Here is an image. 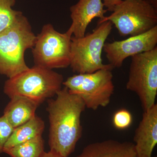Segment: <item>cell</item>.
<instances>
[{
    "instance_id": "d6986e66",
    "label": "cell",
    "mask_w": 157,
    "mask_h": 157,
    "mask_svg": "<svg viewBox=\"0 0 157 157\" xmlns=\"http://www.w3.org/2000/svg\"><path fill=\"white\" fill-rule=\"evenodd\" d=\"M123 0H102L104 7L107 8V11H112L116 6L120 4Z\"/></svg>"
},
{
    "instance_id": "9a60e30c",
    "label": "cell",
    "mask_w": 157,
    "mask_h": 157,
    "mask_svg": "<svg viewBox=\"0 0 157 157\" xmlns=\"http://www.w3.org/2000/svg\"><path fill=\"white\" fill-rule=\"evenodd\" d=\"M44 149L45 141L41 136L5 150L3 153L11 157H41Z\"/></svg>"
},
{
    "instance_id": "ffe728a7",
    "label": "cell",
    "mask_w": 157,
    "mask_h": 157,
    "mask_svg": "<svg viewBox=\"0 0 157 157\" xmlns=\"http://www.w3.org/2000/svg\"><path fill=\"white\" fill-rule=\"evenodd\" d=\"M41 157H63L56 153L55 152L49 151L44 152Z\"/></svg>"
},
{
    "instance_id": "8fae6325",
    "label": "cell",
    "mask_w": 157,
    "mask_h": 157,
    "mask_svg": "<svg viewBox=\"0 0 157 157\" xmlns=\"http://www.w3.org/2000/svg\"><path fill=\"white\" fill-rule=\"evenodd\" d=\"M137 157H152L157 144V104L144 111L134 137Z\"/></svg>"
},
{
    "instance_id": "3957f363",
    "label": "cell",
    "mask_w": 157,
    "mask_h": 157,
    "mask_svg": "<svg viewBox=\"0 0 157 157\" xmlns=\"http://www.w3.org/2000/svg\"><path fill=\"white\" fill-rule=\"evenodd\" d=\"M63 77L52 70L35 65L5 82L3 91L9 98L23 96L41 105L62 89Z\"/></svg>"
},
{
    "instance_id": "9c48e42d",
    "label": "cell",
    "mask_w": 157,
    "mask_h": 157,
    "mask_svg": "<svg viewBox=\"0 0 157 157\" xmlns=\"http://www.w3.org/2000/svg\"><path fill=\"white\" fill-rule=\"evenodd\" d=\"M157 26L137 36H132L125 40L107 42L103 50L109 64L113 68L122 67L127 58L152 50L157 47Z\"/></svg>"
},
{
    "instance_id": "52a82bcc",
    "label": "cell",
    "mask_w": 157,
    "mask_h": 157,
    "mask_svg": "<svg viewBox=\"0 0 157 157\" xmlns=\"http://www.w3.org/2000/svg\"><path fill=\"white\" fill-rule=\"evenodd\" d=\"M72 36L59 33L51 24L45 25L32 48L35 65L50 70L70 66Z\"/></svg>"
},
{
    "instance_id": "7c38bea8",
    "label": "cell",
    "mask_w": 157,
    "mask_h": 157,
    "mask_svg": "<svg viewBox=\"0 0 157 157\" xmlns=\"http://www.w3.org/2000/svg\"><path fill=\"white\" fill-rule=\"evenodd\" d=\"M76 157H137V156L134 143L108 140L90 144Z\"/></svg>"
},
{
    "instance_id": "30bf717a",
    "label": "cell",
    "mask_w": 157,
    "mask_h": 157,
    "mask_svg": "<svg viewBox=\"0 0 157 157\" xmlns=\"http://www.w3.org/2000/svg\"><path fill=\"white\" fill-rule=\"evenodd\" d=\"M102 0H79L70 7L72 22L67 32L76 38L86 35L88 26L94 18L104 19L107 10L104 9Z\"/></svg>"
},
{
    "instance_id": "6da1fadb",
    "label": "cell",
    "mask_w": 157,
    "mask_h": 157,
    "mask_svg": "<svg viewBox=\"0 0 157 157\" xmlns=\"http://www.w3.org/2000/svg\"><path fill=\"white\" fill-rule=\"evenodd\" d=\"M54 99L48 101L50 150L63 157L75 151L76 144L82 136V113L85 104L80 97L69 92L65 87L57 93Z\"/></svg>"
},
{
    "instance_id": "7a4b0ae2",
    "label": "cell",
    "mask_w": 157,
    "mask_h": 157,
    "mask_svg": "<svg viewBox=\"0 0 157 157\" xmlns=\"http://www.w3.org/2000/svg\"><path fill=\"white\" fill-rule=\"evenodd\" d=\"M36 37L23 14L0 33V74L10 78L29 69L25 53L33 47Z\"/></svg>"
},
{
    "instance_id": "ba28073f",
    "label": "cell",
    "mask_w": 157,
    "mask_h": 157,
    "mask_svg": "<svg viewBox=\"0 0 157 157\" xmlns=\"http://www.w3.org/2000/svg\"><path fill=\"white\" fill-rule=\"evenodd\" d=\"M127 90L139 97L144 111L155 104L157 95V46L132 57Z\"/></svg>"
},
{
    "instance_id": "277c9868",
    "label": "cell",
    "mask_w": 157,
    "mask_h": 157,
    "mask_svg": "<svg viewBox=\"0 0 157 157\" xmlns=\"http://www.w3.org/2000/svg\"><path fill=\"white\" fill-rule=\"evenodd\" d=\"M110 21L98 24L91 33L82 38L71 37L70 66L78 74L91 73L100 70L113 69L109 64H104L101 58L105 42L112 29Z\"/></svg>"
},
{
    "instance_id": "7402d4cb",
    "label": "cell",
    "mask_w": 157,
    "mask_h": 157,
    "mask_svg": "<svg viewBox=\"0 0 157 157\" xmlns=\"http://www.w3.org/2000/svg\"><path fill=\"white\" fill-rule=\"evenodd\" d=\"M154 157H157V156Z\"/></svg>"
},
{
    "instance_id": "8992f818",
    "label": "cell",
    "mask_w": 157,
    "mask_h": 157,
    "mask_svg": "<svg viewBox=\"0 0 157 157\" xmlns=\"http://www.w3.org/2000/svg\"><path fill=\"white\" fill-rule=\"evenodd\" d=\"M111 70L103 69L91 73L70 76L63 85L69 92L82 99L86 108L97 110L109 104L114 91Z\"/></svg>"
},
{
    "instance_id": "5bb4252c",
    "label": "cell",
    "mask_w": 157,
    "mask_h": 157,
    "mask_svg": "<svg viewBox=\"0 0 157 157\" xmlns=\"http://www.w3.org/2000/svg\"><path fill=\"white\" fill-rule=\"evenodd\" d=\"M45 127L43 120L35 115L28 121L14 129L5 144L3 151L19 144L42 136Z\"/></svg>"
},
{
    "instance_id": "4fadbf2b",
    "label": "cell",
    "mask_w": 157,
    "mask_h": 157,
    "mask_svg": "<svg viewBox=\"0 0 157 157\" xmlns=\"http://www.w3.org/2000/svg\"><path fill=\"white\" fill-rule=\"evenodd\" d=\"M4 109L3 115L13 128H17L35 116L36 110L40 104L23 96H15Z\"/></svg>"
},
{
    "instance_id": "44dd1931",
    "label": "cell",
    "mask_w": 157,
    "mask_h": 157,
    "mask_svg": "<svg viewBox=\"0 0 157 157\" xmlns=\"http://www.w3.org/2000/svg\"><path fill=\"white\" fill-rule=\"evenodd\" d=\"M157 10V0H144Z\"/></svg>"
},
{
    "instance_id": "ac0fdd59",
    "label": "cell",
    "mask_w": 157,
    "mask_h": 157,
    "mask_svg": "<svg viewBox=\"0 0 157 157\" xmlns=\"http://www.w3.org/2000/svg\"><path fill=\"white\" fill-rule=\"evenodd\" d=\"M14 128L4 115L0 117V155L3 153L4 147Z\"/></svg>"
},
{
    "instance_id": "5b68a950",
    "label": "cell",
    "mask_w": 157,
    "mask_h": 157,
    "mask_svg": "<svg viewBox=\"0 0 157 157\" xmlns=\"http://www.w3.org/2000/svg\"><path fill=\"white\" fill-rule=\"evenodd\" d=\"M112 12L98 24L110 21L122 36L140 35L157 26V10L144 0H123Z\"/></svg>"
},
{
    "instance_id": "2e32d148",
    "label": "cell",
    "mask_w": 157,
    "mask_h": 157,
    "mask_svg": "<svg viewBox=\"0 0 157 157\" xmlns=\"http://www.w3.org/2000/svg\"><path fill=\"white\" fill-rule=\"evenodd\" d=\"M16 0H0V33L6 29L22 14L13 9Z\"/></svg>"
},
{
    "instance_id": "e0dca14e",
    "label": "cell",
    "mask_w": 157,
    "mask_h": 157,
    "mask_svg": "<svg viewBox=\"0 0 157 157\" xmlns=\"http://www.w3.org/2000/svg\"><path fill=\"white\" fill-rule=\"evenodd\" d=\"M132 116L127 109L118 110L114 113L113 118V125L116 128L123 130L128 128L132 122Z\"/></svg>"
}]
</instances>
